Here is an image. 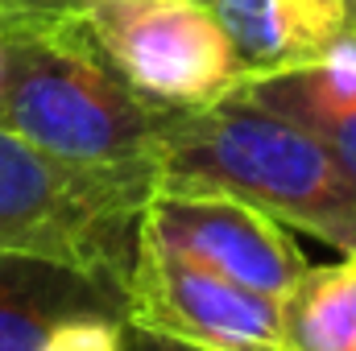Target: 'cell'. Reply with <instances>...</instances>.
<instances>
[{
    "mask_svg": "<svg viewBox=\"0 0 356 351\" xmlns=\"http://www.w3.org/2000/svg\"><path fill=\"white\" fill-rule=\"evenodd\" d=\"M154 186L232 194L294 232H311L356 257V186L302 124L232 91L228 99L170 116Z\"/></svg>",
    "mask_w": 356,
    "mask_h": 351,
    "instance_id": "cell-1",
    "label": "cell"
},
{
    "mask_svg": "<svg viewBox=\"0 0 356 351\" xmlns=\"http://www.w3.org/2000/svg\"><path fill=\"white\" fill-rule=\"evenodd\" d=\"M245 83L315 67L356 42V0H199Z\"/></svg>",
    "mask_w": 356,
    "mask_h": 351,
    "instance_id": "cell-7",
    "label": "cell"
},
{
    "mask_svg": "<svg viewBox=\"0 0 356 351\" xmlns=\"http://www.w3.org/2000/svg\"><path fill=\"white\" fill-rule=\"evenodd\" d=\"M154 170L63 162L0 124V252L71 264L124 293Z\"/></svg>",
    "mask_w": 356,
    "mask_h": 351,
    "instance_id": "cell-3",
    "label": "cell"
},
{
    "mask_svg": "<svg viewBox=\"0 0 356 351\" xmlns=\"http://www.w3.org/2000/svg\"><path fill=\"white\" fill-rule=\"evenodd\" d=\"M0 124L75 166L154 170L170 112L120 79L83 17H63L0 25Z\"/></svg>",
    "mask_w": 356,
    "mask_h": 351,
    "instance_id": "cell-2",
    "label": "cell"
},
{
    "mask_svg": "<svg viewBox=\"0 0 356 351\" xmlns=\"http://www.w3.org/2000/svg\"><path fill=\"white\" fill-rule=\"evenodd\" d=\"M241 91L266 103L269 112L315 132L356 186V42H348L344 50H336L315 67L257 79Z\"/></svg>",
    "mask_w": 356,
    "mask_h": 351,
    "instance_id": "cell-9",
    "label": "cell"
},
{
    "mask_svg": "<svg viewBox=\"0 0 356 351\" xmlns=\"http://www.w3.org/2000/svg\"><path fill=\"white\" fill-rule=\"evenodd\" d=\"M104 0H0V25L13 21H63V17H83Z\"/></svg>",
    "mask_w": 356,
    "mask_h": 351,
    "instance_id": "cell-12",
    "label": "cell"
},
{
    "mask_svg": "<svg viewBox=\"0 0 356 351\" xmlns=\"http://www.w3.org/2000/svg\"><path fill=\"white\" fill-rule=\"evenodd\" d=\"M277 351H286V348H277Z\"/></svg>",
    "mask_w": 356,
    "mask_h": 351,
    "instance_id": "cell-14",
    "label": "cell"
},
{
    "mask_svg": "<svg viewBox=\"0 0 356 351\" xmlns=\"http://www.w3.org/2000/svg\"><path fill=\"white\" fill-rule=\"evenodd\" d=\"M124 351H203V348H191V343L170 339V335H158V331L124 323Z\"/></svg>",
    "mask_w": 356,
    "mask_h": 351,
    "instance_id": "cell-13",
    "label": "cell"
},
{
    "mask_svg": "<svg viewBox=\"0 0 356 351\" xmlns=\"http://www.w3.org/2000/svg\"><path fill=\"white\" fill-rule=\"evenodd\" d=\"M137 240L166 248L207 273H220L245 289L269 293L277 302L307 268V257L290 240L286 223L232 194L211 190L154 186L141 211Z\"/></svg>",
    "mask_w": 356,
    "mask_h": 351,
    "instance_id": "cell-6",
    "label": "cell"
},
{
    "mask_svg": "<svg viewBox=\"0 0 356 351\" xmlns=\"http://www.w3.org/2000/svg\"><path fill=\"white\" fill-rule=\"evenodd\" d=\"M286 351H356V257L302 268L282 298Z\"/></svg>",
    "mask_w": 356,
    "mask_h": 351,
    "instance_id": "cell-10",
    "label": "cell"
},
{
    "mask_svg": "<svg viewBox=\"0 0 356 351\" xmlns=\"http://www.w3.org/2000/svg\"><path fill=\"white\" fill-rule=\"evenodd\" d=\"M38 351H124V314L120 310H83L63 318Z\"/></svg>",
    "mask_w": 356,
    "mask_h": 351,
    "instance_id": "cell-11",
    "label": "cell"
},
{
    "mask_svg": "<svg viewBox=\"0 0 356 351\" xmlns=\"http://www.w3.org/2000/svg\"><path fill=\"white\" fill-rule=\"evenodd\" d=\"M83 310L124 314V293L71 264L0 252V351H38L63 318Z\"/></svg>",
    "mask_w": 356,
    "mask_h": 351,
    "instance_id": "cell-8",
    "label": "cell"
},
{
    "mask_svg": "<svg viewBox=\"0 0 356 351\" xmlns=\"http://www.w3.org/2000/svg\"><path fill=\"white\" fill-rule=\"evenodd\" d=\"M83 21L120 79L170 116L245 87L228 37L199 0H104Z\"/></svg>",
    "mask_w": 356,
    "mask_h": 351,
    "instance_id": "cell-4",
    "label": "cell"
},
{
    "mask_svg": "<svg viewBox=\"0 0 356 351\" xmlns=\"http://www.w3.org/2000/svg\"><path fill=\"white\" fill-rule=\"evenodd\" d=\"M124 323L203 351H277L282 302L137 240L124 281Z\"/></svg>",
    "mask_w": 356,
    "mask_h": 351,
    "instance_id": "cell-5",
    "label": "cell"
}]
</instances>
